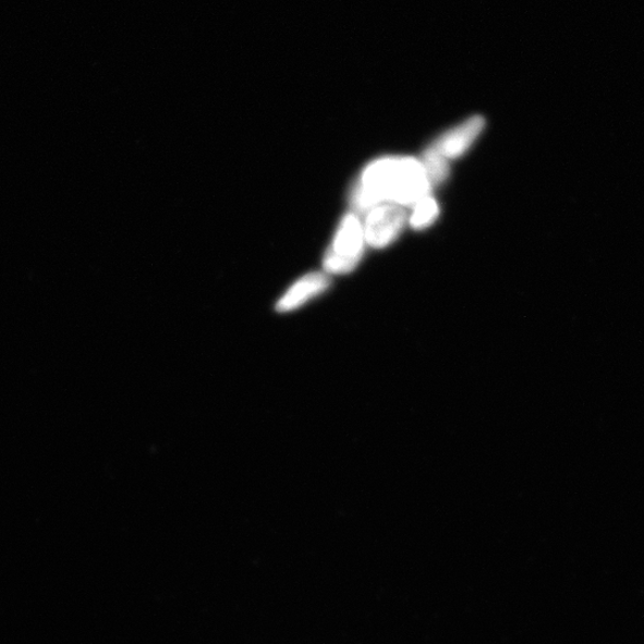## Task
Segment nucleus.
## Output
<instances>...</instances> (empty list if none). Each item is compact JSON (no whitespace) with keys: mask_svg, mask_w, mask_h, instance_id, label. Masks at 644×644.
Masks as SVG:
<instances>
[{"mask_svg":"<svg viewBox=\"0 0 644 644\" xmlns=\"http://www.w3.org/2000/svg\"><path fill=\"white\" fill-rule=\"evenodd\" d=\"M429 183L422 160L391 157L375 160L366 168L353 189L352 206L359 212L391 204L414 206L429 196Z\"/></svg>","mask_w":644,"mask_h":644,"instance_id":"f257e3e1","label":"nucleus"},{"mask_svg":"<svg viewBox=\"0 0 644 644\" xmlns=\"http://www.w3.org/2000/svg\"><path fill=\"white\" fill-rule=\"evenodd\" d=\"M365 239L363 224L356 214L340 222L332 246L327 251L324 268L328 274H348L360 263Z\"/></svg>","mask_w":644,"mask_h":644,"instance_id":"f03ea898","label":"nucleus"},{"mask_svg":"<svg viewBox=\"0 0 644 644\" xmlns=\"http://www.w3.org/2000/svg\"><path fill=\"white\" fill-rule=\"evenodd\" d=\"M406 220V210L401 206H377L369 211L363 224L365 243L375 248L390 245L401 233Z\"/></svg>","mask_w":644,"mask_h":644,"instance_id":"7ed1b4c3","label":"nucleus"},{"mask_svg":"<svg viewBox=\"0 0 644 644\" xmlns=\"http://www.w3.org/2000/svg\"><path fill=\"white\" fill-rule=\"evenodd\" d=\"M484 127L485 120L483 118H472L459 125V127L440 136L432 147L447 161L457 159L470 149Z\"/></svg>","mask_w":644,"mask_h":644,"instance_id":"20e7f679","label":"nucleus"},{"mask_svg":"<svg viewBox=\"0 0 644 644\" xmlns=\"http://www.w3.org/2000/svg\"><path fill=\"white\" fill-rule=\"evenodd\" d=\"M328 285H330V279L324 274L312 272L303 276L287 290L277 303L276 309L284 313L295 311L309 300L323 294Z\"/></svg>","mask_w":644,"mask_h":644,"instance_id":"39448f33","label":"nucleus"},{"mask_svg":"<svg viewBox=\"0 0 644 644\" xmlns=\"http://www.w3.org/2000/svg\"><path fill=\"white\" fill-rule=\"evenodd\" d=\"M427 179L433 187L443 182L449 174V163L441 158L437 151L429 146L422 159Z\"/></svg>","mask_w":644,"mask_h":644,"instance_id":"423d86ee","label":"nucleus"},{"mask_svg":"<svg viewBox=\"0 0 644 644\" xmlns=\"http://www.w3.org/2000/svg\"><path fill=\"white\" fill-rule=\"evenodd\" d=\"M439 215V207L433 197H425L416 202L410 219L411 226L414 230H424L432 226Z\"/></svg>","mask_w":644,"mask_h":644,"instance_id":"0eeeda50","label":"nucleus"}]
</instances>
